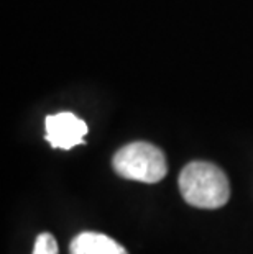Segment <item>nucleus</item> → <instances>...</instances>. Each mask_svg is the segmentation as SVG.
I'll use <instances>...</instances> for the list:
<instances>
[{"mask_svg":"<svg viewBox=\"0 0 253 254\" xmlns=\"http://www.w3.org/2000/svg\"><path fill=\"white\" fill-rule=\"evenodd\" d=\"M179 190L192 207L212 210L229 202L230 184L220 167L206 161H194L181 171Z\"/></svg>","mask_w":253,"mask_h":254,"instance_id":"obj_1","label":"nucleus"},{"mask_svg":"<svg viewBox=\"0 0 253 254\" xmlns=\"http://www.w3.org/2000/svg\"><path fill=\"white\" fill-rule=\"evenodd\" d=\"M112 164L118 176L145 184L160 182L168 172L163 151L145 141L123 146L115 153Z\"/></svg>","mask_w":253,"mask_h":254,"instance_id":"obj_2","label":"nucleus"},{"mask_svg":"<svg viewBox=\"0 0 253 254\" xmlns=\"http://www.w3.org/2000/svg\"><path fill=\"white\" fill-rule=\"evenodd\" d=\"M46 139L53 148L71 149L74 146L83 144L84 136L87 134V125L74 113L61 112L46 117L45 120Z\"/></svg>","mask_w":253,"mask_h":254,"instance_id":"obj_3","label":"nucleus"},{"mask_svg":"<svg viewBox=\"0 0 253 254\" xmlns=\"http://www.w3.org/2000/svg\"><path fill=\"white\" fill-rule=\"evenodd\" d=\"M69 254H128L122 245L107 235L84 231L69 245Z\"/></svg>","mask_w":253,"mask_h":254,"instance_id":"obj_4","label":"nucleus"},{"mask_svg":"<svg viewBox=\"0 0 253 254\" xmlns=\"http://www.w3.org/2000/svg\"><path fill=\"white\" fill-rule=\"evenodd\" d=\"M33 254H58V245L56 240L50 233H41L36 238Z\"/></svg>","mask_w":253,"mask_h":254,"instance_id":"obj_5","label":"nucleus"}]
</instances>
